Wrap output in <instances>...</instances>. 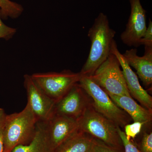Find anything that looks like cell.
Wrapping results in <instances>:
<instances>
[{"mask_svg": "<svg viewBox=\"0 0 152 152\" xmlns=\"http://www.w3.org/2000/svg\"><path fill=\"white\" fill-rule=\"evenodd\" d=\"M116 32L110 27L107 17L100 13L89 30L91 42L88 58L80 72L81 76L90 77L111 53Z\"/></svg>", "mask_w": 152, "mask_h": 152, "instance_id": "6da1fadb", "label": "cell"}, {"mask_svg": "<svg viewBox=\"0 0 152 152\" xmlns=\"http://www.w3.org/2000/svg\"><path fill=\"white\" fill-rule=\"evenodd\" d=\"M39 121L28 104L19 113L7 115L4 133V152L29 143L35 134Z\"/></svg>", "mask_w": 152, "mask_h": 152, "instance_id": "7a4b0ae2", "label": "cell"}, {"mask_svg": "<svg viewBox=\"0 0 152 152\" xmlns=\"http://www.w3.org/2000/svg\"><path fill=\"white\" fill-rule=\"evenodd\" d=\"M78 121L80 130L110 146L124 150L118 132L119 126L97 112L92 105L85 110Z\"/></svg>", "mask_w": 152, "mask_h": 152, "instance_id": "3957f363", "label": "cell"}, {"mask_svg": "<svg viewBox=\"0 0 152 152\" xmlns=\"http://www.w3.org/2000/svg\"><path fill=\"white\" fill-rule=\"evenodd\" d=\"M78 83L91 98L92 105L98 113L123 129L126 125L132 122V120L130 116L89 77L81 76Z\"/></svg>", "mask_w": 152, "mask_h": 152, "instance_id": "277c9868", "label": "cell"}, {"mask_svg": "<svg viewBox=\"0 0 152 152\" xmlns=\"http://www.w3.org/2000/svg\"><path fill=\"white\" fill-rule=\"evenodd\" d=\"M118 60L111 53L107 60L89 77L110 94L131 96Z\"/></svg>", "mask_w": 152, "mask_h": 152, "instance_id": "5b68a950", "label": "cell"}, {"mask_svg": "<svg viewBox=\"0 0 152 152\" xmlns=\"http://www.w3.org/2000/svg\"><path fill=\"white\" fill-rule=\"evenodd\" d=\"M41 89L56 102L79 83L80 72L64 70L60 72L39 73L31 75Z\"/></svg>", "mask_w": 152, "mask_h": 152, "instance_id": "8992f818", "label": "cell"}, {"mask_svg": "<svg viewBox=\"0 0 152 152\" xmlns=\"http://www.w3.org/2000/svg\"><path fill=\"white\" fill-rule=\"evenodd\" d=\"M24 79L28 103L39 121H48L55 115L56 102L41 89L31 75H25Z\"/></svg>", "mask_w": 152, "mask_h": 152, "instance_id": "52a82bcc", "label": "cell"}, {"mask_svg": "<svg viewBox=\"0 0 152 152\" xmlns=\"http://www.w3.org/2000/svg\"><path fill=\"white\" fill-rule=\"evenodd\" d=\"M92 104L91 98L77 83L56 102L55 114L78 120Z\"/></svg>", "mask_w": 152, "mask_h": 152, "instance_id": "ba28073f", "label": "cell"}, {"mask_svg": "<svg viewBox=\"0 0 152 152\" xmlns=\"http://www.w3.org/2000/svg\"><path fill=\"white\" fill-rule=\"evenodd\" d=\"M131 13L125 31L121 39L125 45L137 48L146 31V11L142 7L140 0H129Z\"/></svg>", "mask_w": 152, "mask_h": 152, "instance_id": "9c48e42d", "label": "cell"}, {"mask_svg": "<svg viewBox=\"0 0 152 152\" xmlns=\"http://www.w3.org/2000/svg\"><path fill=\"white\" fill-rule=\"evenodd\" d=\"M47 127L53 152L80 130L78 120L56 114L47 122Z\"/></svg>", "mask_w": 152, "mask_h": 152, "instance_id": "30bf717a", "label": "cell"}, {"mask_svg": "<svg viewBox=\"0 0 152 152\" xmlns=\"http://www.w3.org/2000/svg\"><path fill=\"white\" fill-rule=\"evenodd\" d=\"M111 53L115 55L119 62L131 96L138 101L144 107L152 110L151 96L141 86L137 76L119 51L115 42L113 44Z\"/></svg>", "mask_w": 152, "mask_h": 152, "instance_id": "8fae6325", "label": "cell"}, {"mask_svg": "<svg viewBox=\"0 0 152 152\" xmlns=\"http://www.w3.org/2000/svg\"><path fill=\"white\" fill-rule=\"evenodd\" d=\"M137 49L127 50L123 56L130 66L137 71V73L146 87L152 83V47H145L142 56L137 54Z\"/></svg>", "mask_w": 152, "mask_h": 152, "instance_id": "7c38bea8", "label": "cell"}, {"mask_svg": "<svg viewBox=\"0 0 152 152\" xmlns=\"http://www.w3.org/2000/svg\"><path fill=\"white\" fill-rule=\"evenodd\" d=\"M108 94L117 105L130 116L133 121L142 123L144 126L147 127L151 125L152 110L140 105L133 99L132 97Z\"/></svg>", "mask_w": 152, "mask_h": 152, "instance_id": "4fadbf2b", "label": "cell"}, {"mask_svg": "<svg viewBox=\"0 0 152 152\" xmlns=\"http://www.w3.org/2000/svg\"><path fill=\"white\" fill-rule=\"evenodd\" d=\"M12 152H53L49 139L47 122L39 121L31 141L27 145L16 147Z\"/></svg>", "mask_w": 152, "mask_h": 152, "instance_id": "5bb4252c", "label": "cell"}, {"mask_svg": "<svg viewBox=\"0 0 152 152\" xmlns=\"http://www.w3.org/2000/svg\"><path fill=\"white\" fill-rule=\"evenodd\" d=\"M95 140L80 130L54 152H91Z\"/></svg>", "mask_w": 152, "mask_h": 152, "instance_id": "9a60e30c", "label": "cell"}, {"mask_svg": "<svg viewBox=\"0 0 152 152\" xmlns=\"http://www.w3.org/2000/svg\"><path fill=\"white\" fill-rule=\"evenodd\" d=\"M23 11V8L20 4L10 0H0V14L4 18H16Z\"/></svg>", "mask_w": 152, "mask_h": 152, "instance_id": "2e32d148", "label": "cell"}, {"mask_svg": "<svg viewBox=\"0 0 152 152\" xmlns=\"http://www.w3.org/2000/svg\"><path fill=\"white\" fill-rule=\"evenodd\" d=\"M136 145L140 152H152V131L149 132L147 131L143 132L140 140Z\"/></svg>", "mask_w": 152, "mask_h": 152, "instance_id": "e0dca14e", "label": "cell"}, {"mask_svg": "<svg viewBox=\"0 0 152 152\" xmlns=\"http://www.w3.org/2000/svg\"><path fill=\"white\" fill-rule=\"evenodd\" d=\"M144 126V125L142 123L134 122L125 126L124 132L128 140H134L137 136L141 132Z\"/></svg>", "mask_w": 152, "mask_h": 152, "instance_id": "ac0fdd59", "label": "cell"}, {"mask_svg": "<svg viewBox=\"0 0 152 152\" xmlns=\"http://www.w3.org/2000/svg\"><path fill=\"white\" fill-rule=\"evenodd\" d=\"M118 132L121 139L125 152H140L133 140H128L124 131L120 127L118 128Z\"/></svg>", "mask_w": 152, "mask_h": 152, "instance_id": "d6986e66", "label": "cell"}, {"mask_svg": "<svg viewBox=\"0 0 152 152\" xmlns=\"http://www.w3.org/2000/svg\"><path fill=\"white\" fill-rule=\"evenodd\" d=\"M91 152H125L124 150L118 149L110 146L103 142L95 139Z\"/></svg>", "mask_w": 152, "mask_h": 152, "instance_id": "ffe728a7", "label": "cell"}, {"mask_svg": "<svg viewBox=\"0 0 152 152\" xmlns=\"http://www.w3.org/2000/svg\"><path fill=\"white\" fill-rule=\"evenodd\" d=\"M16 32V29L9 27L3 23L0 14V39L9 40L15 35Z\"/></svg>", "mask_w": 152, "mask_h": 152, "instance_id": "44dd1931", "label": "cell"}, {"mask_svg": "<svg viewBox=\"0 0 152 152\" xmlns=\"http://www.w3.org/2000/svg\"><path fill=\"white\" fill-rule=\"evenodd\" d=\"M140 45H143L145 47H152V22L151 19L145 34L140 42Z\"/></svg>", "mask_w": 152, "mask_h": 152, "instance_id": "7402d4cb", "label": "cell"}, {"mask_svg": "<svg viewBox=\"0 0 152 152\" xmlns=\"http://www.w3.org/2000/svg\"><path fill=\"white\" fill-rule=\"evenodd\" d=\"M7 114L4 110L0 108V152H4V133Z\"/></svg>", "mask_w": 152, "mask_h": 152, "instance_id": "603a6c76", "label": "cell"}]
</instances>
